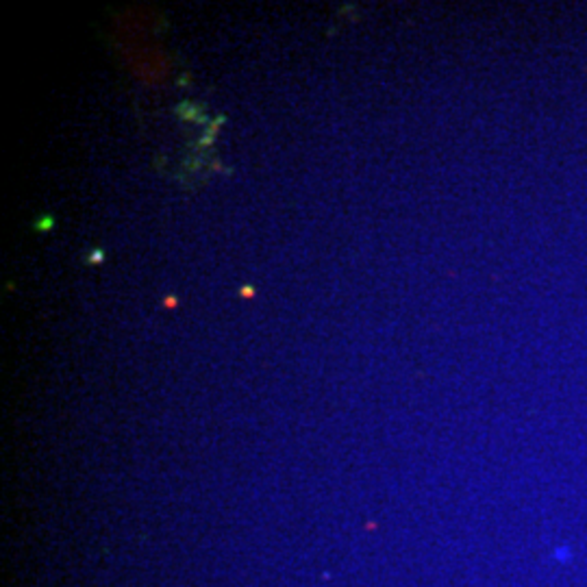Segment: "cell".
Instances as JSON below:
<instances>
[]
</instances>
